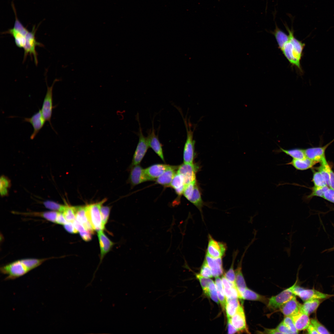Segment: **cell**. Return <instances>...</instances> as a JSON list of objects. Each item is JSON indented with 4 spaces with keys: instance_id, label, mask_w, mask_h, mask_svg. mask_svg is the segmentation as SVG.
I'll list each match as a JSON object with an SVG mask.
<instances>
[{
    "instance_id": "obj_1",
    "label": "cell",
    "mask_w": 334,
    "mask_h": 334,
    "mask_svg": "<svg viewBox=\"0 0 334 334\" xmlns=\"http://www.w3.org/2000/svg\"><path fill=\"white\" fill-rule=\"evenodd\" d=\"M15 15V21L13 28L4 32L11 35L14 38L15 43L18 47L22 48L24 51V60H25L28 55L33 58L36 65L38 63L37 54L36 51L37 46H42L43 45L37 41L35 33L36 31L35 27L29 32L19 20L14 4H12Z\"/></svg>"
},
{
    "instance_id": "obj_2",
    "label": "cell",
    "mask_w": 334,
    "mask_h": 334,
    "mask_svg": "<svg viewBox=\"0 0 334 334\" xmlns=\"http://www.w3.org/2000/svg\"><path fill=\"white\" fill-rule=\"evenodd\" d=\"M285 28L289 33V39L281 50L290 63L302 71L300 61L305 44L294 36L293 30L287 25Z\"/></svg>"
},
{
    "instance_id": "obj_3",
    "label": "cell",
    "mask_w": 334,
    "mask_h": 334,
    "mask_svg": "<svg viewBox=\"0 0 334 334\" xmlns=\"http://www.w3.org/2000/svg\"><path fill=\"white\" fill-rule=\"evenodd\" d=\"M186 132V138L184 147L183 158L184 163L192 164L195 155V141L194 139V129H192V125L186 118H183Z\"/></svg>"
},
{
    "instance_id": "obj_4",
    "label": "cell",
    "mask_w": 334,
    "mask_h": 334,
    "mask_svg": "<svg viewBox=\"0 0 334 334\" xmlns=\"http://www.w3.org/2000/svg\"><path fill=\"white\" fill-rule=\"evenodd\" d=\"M0 271L2 273L7 275L5 280H14L22 276L29 271L19 260L1 267Z\"/></svg>"
},
{
    "instance_id": "obj_5",
    "label": "cell",
    "mask_w": 334,
    "mask_h": 334,
    "mask_svg": "<svg viewBox=\"0 0 334 334\" xmlns=\"http://www.w3.org/2000/svg\"><path fill=\"white\" fill-rule=\"evenodd\" d=\"M106 201V199H104L99 202L87 205L89 220L94 230L97 232L104 229L102 225L100 209Z\"/></svg>"
},
{
    "instance_id": "obj_6",
    "label": "cell",
    "mask_w": 334,
    "mask_h": 334,
    "mask_svg": "<svg viewBox=\"0 0 334 334\" xmlns=\"http://www.w3.org/2000/svg\"><path fill=\"white\" fill-rule=\"evenodd\" d=\"M137 117L139 125L138 133L139 140L133 155L132 162L133 166L138 165L140 163L149 147L147 137H145L143 133L139 117Z\"/></svg>"
},
{
    "instance_id": "obj_7",
    "label": "cell",
    "mask_w": 334,
    "mask_h": 334,
    "mask_svg": "<svg viewBox=\"0 0 334 334\" xmlns=\"http://www.w3.org/2000/svg\"><path fill=\"white\" fill-rule=\"evenodd\" d=\"M58 79H55L52 85L50 87L47 85V90L44 99L41 110L42 114L46 120L49 122L52 129L54 130L53 127L51 119L52 111L54 106L53 105V90L54 85Z\"/></svg>"
},
{
    "instance_id": "obj_8",
    "label": "cell",
    "mask_w": 334,
    "mask_h": 334,
    "mask_svg": "<svg viewBox=\"0 0 334 334\" xmlns=\"http://www.w3.org/2000/svg\"><path fill=\"white\" fill-rule=\"evenodd\" d=\"M227 248L225 243L216 241L209 234L206 255L214 258H222L225 255Z\"/></svg>"
},
{
    "instance_id": "obj_9",
    "label": "cell",
    "mask_w": 334,
    "mask_h": 334,
    "mask_svg": "<svg viewBox=\"0 0 334 334\" xmlns=\"http://www.w3.org/2000/svg\"><path fill=\"white\" fill-rule=\"evenodd\" d=\"M295 295L292 290V286L284 290L277 295L272 297L269 299L267 306L269 309L275 310L280 307Z\"/></svg>"
},
{
    "instance_id": "obj_10",
    "label": "cell",
    "mask_w": 334,
    "mask_h": 334,
    "mask_svg": "<svg viewBox=\"0 0 334 334\" xmlns=\"http://www.w3.org/2000/svg\"><path fill=\"white\" fill-rule=\"evenodd\" d=\"M198 169L196 164L184 163L178 166L177 172L183 176L186 185L196 180V174Z\"/></svg>"
},
{
    "instance_id": "obj_11",
    "label": "cell",
    "mask_w": 334,
    "mask_h": 334,
    "mask_svg": "<svg viewBox=\"0 0 334 334\" xmlns=\"http://www.w3.org/2000/svg\"><path fill=\"white\" fill-rule=\"evenodd\" d=\"M334 141V139L323 146L312 147L304 149L306 157L317 163L321 162L326 159L325 151L328 147Z\"/></svg>"
},
{
    "instance_id": "obj_12",
    "label": "cell",
    "mask_w": 334,
    "mask_h": 334,
    "mask_svg": "<svg viewBox=\"0 0 334 334\" xmlns=\"http://www.w3.org/2000/svg\"><path fill=\"white\" fill-rule=\"evenodd\" d=\"M23 121L30 123L33 127V131L30 136V139H31L35 138L42 128L46 121L40 109L30 117L24 118Z\"/></svg>"
},
{
    "instance_id": "obj_13",
    "label": "cell",
    "mask_w": 334,
    "mask_h": 334,
    "mask_svg": "<svg viewBox=\"0 0 334 334\" xmlns=\"http://www.w3.org/2000/svg\"><path fill=\"white\" fill-rule=\"evenodd\" d=\"M129 180L132 186L152 180L146 174L144 169L139 165L133 166L130 173Z\"/></svg>"
},
{
    "instance_id": "obj_14",
    "label": "cell",
    "mask_w": 334,
    "mask_h": 334,
    "mask_svg": "<svg viewBox=\"0 0 334 334\" xmlns=\"http://www.w3.org/2000/svg\"><path fill=\"white\" fill-rule=\"evenodd\" d=\"M76 220L85 229L92 234L94 230L89 220L88 214L87 205L75 207Z\"/></svg>"
},
{
    "instance_id": "obj_15",
    "label": "cell",
    "mask_w": 334,
    "mask_h": 334,
    "mask_svg": "<svg viewBox=\"0 0 334 334\" xmlns=\"http://www.w3.org/2000/svg\"><path fill=\"white\" fill-rule=\"evenodd\" d=\"M147 138L149 147L164 161L162 145L159 140L158 135L155 134L153 124L152 129L148 130V132Z\"/></svg>"
},
{
    "instance_id": "obj_16",
    "label": "cell",
    "mask_w": 334,
    "mask_h": 334,
    "mask_svg": "<svg viewBox=\"0 0 334 334\" xmlns=\"http://www.w3.org/2000/svg\"><path fill=\"white\" fill-rule=\"evenodd\" d=\"M231 321L233 325L238 332H248L245 314L242 305L240 306L235 314L231 318Z\"/></svg>"
},
{
    "instance_id": "obj_17",
    "label": "cell",
    "mask_w": 334,
    "mask_h": 334,
    "mask_svg": "<svg viewBox=\"0 0 334 334\" xmlns=\"http://www.w3.org/2000/svg\"><path fill=\"white\" fill-rule=\"evenodd\" d=\"M297 296L305 302L311 299H324L334 295L323 293L314 289H305L302 287Z\"/></svg>"
},
{
    "instance_id": "obj_18",
    "label": "cell",
    "mask_w": 334,
    "mask_h": 334,
    "mask_svg": "<svg viewBox=\"0 0 334 334\" xmlns=\"http://www.w3.org/2000/svg\"><path fill=\"white\" fill-rule=\"evenodd\" d=\"M302 305L298 301L294 296L282 305L279 309L285 316L291 317L300 310Z\"/></svg>"
},
{
    "instance_id": "obj_19",
    "label": "cell",
    "mask_w": 334,
    "mask_h": 334,
    "mask_svg": "<svg viewBox=\"0 0 334 334\" xmlns=\"http://www.w3.org/2000/svg\"><path fill=\"white\" fill-rule=\"evenodd\" d=\"M291 317L298 331L306 329L310 323L309 315L304 311L301 308L298 313Z\"/></svg>"
},
{
    "instance_id": "obj_20",
    "label": "cell",
    "mask_w": 334,
    "mask_h": 334,
    "mask_svg": "<svg viewBox=\"0 0 334 334\" xmlns=\"http://www.w3.org/2000/svg\"><path fill=\"white\" fill-rule=\"evenodd\" d=\"M97 236L101 250V260L111 249L114 245L103 232V230L97 232Z\"/></svg>"
},
{
    "instance_id": "obj_21",
    "label": "cell",
    "mask_w": 334,
    "mask_h": 334,
    "mask_svg": "<svg viewBox=\"0 0 334 334\" xmlns=\"http://www.w3.org/2000/svg\"><path fill=\"white\" fill-rule=\"evenodd\" d=\"M222 258H214L206 255L205 259L211 270L213 276H219L223 273Z\"/></svg>"
},
{
    "instance_id": "obj_22",
    "label": "cell",
    "mask_w": 334,
    "mask_h": 334,
    "mask_svg": "<svg viewBox=\"0 0 334 334\" xmlns=\"http://www.w3.org/2000/svg\"><path fill=\"white\" fill-rule=\"evenodd\" d=\"M171 165L156 164L151 165L144 169L147 175L152 180H155L161 176Z\"/></svg>"
},
{
    "instance_id": "obj_23",
    "label": "cell",
    "mask_w": 334,
    "mask_h": 334,
    "mask_svg": "<svg viewBox=\"0 0 334 334\" xmlns=\"http://www.w3.org/2000/svg\"><path fill=\"white\" fill-rule=\"evenodd\" d=\"M221 280L226 299L232 298L242 299L238 289L227 280L224 275L222 276Z\"/></svg>"
},
{
    "instance_id": "obj_24",
    "label": "cell",
    "mask_w": 334,
    "mask_h": 334,
    "mask_svg": "<svg viewBox=\"0 0 334 334\" xmlns=\"http://www.w3.org/2000/svg\"><path fill=\"white\" fill-rule=\"evenodd\" d=\"M178 166H171L167 169L161 176L156 178L157 183L169 186L177 172Z\"/></svg>"
},
{
    "instance_id": "obj_25",
    "label": "cell",
    "mask_w": 334,
    "mask_h": 334,
    "mask_svg": "<svg viewBox=\"0 0 334 334\" xmlns=\"http://www.w3.org/2000/svg\"><path fill=\"white\" fill-rule=\"evenodd\" d=\"M249 247L248 246L246 248L238 266L235 271L236 285L241 295V293L247 288L242 272V263L245 254Z\"/></svg>"
},
{
    "instance_id": "obj_26",
    "label": "cell",
    "mask_w": 334,
    "mask_h": 334,
    "mask_svg": "<svg viewBox=\"0 0 334 334\" xmlns=\"http://www.w3.org/2000/svg\"><path fill=\"white\" fill-rule=\"evenodd\" d=\"M317 163V162L306 157L303 159H293L287 164L292 165L296 169L303 170L312 168Z\"/></svg>"
},
{
    "instance_id": "obj_27",
    "label": "cell",
    "mask_w": 334,
    "mask_h": 334,
    "mask_svg": "<svg viewBox=\"0 0 334 334\" xmlns=\"http://www.w3.org/2000/svg\"><path fill=\"white\" fill-rule=\"evenodd\" d=\"M185 186L183 177L177 172L169 186L173 188L180 196L183 194Z\"/></svg>"
},
{
    "instance_id": "obj_28",
    "label": "cell",
    "mask_w": 334,
    "mask_h": 334,
    "mask_svg": "<svg viewBox=\"0 0 334 334\" xmlns=\"http://www.w3.org/2000/svg\"><path fill=\"white\" fill-rule=\"evenodd\" d=\"M242 299L259 301L268 303V300L264 296L259 294L247 288L241 293Z\"/></svg>"
},
{
    "instance_id": "obj_29",
    "label": "cell",
    "mask_w": 334,
    "mask_h": 334,
    "mask_svg": "<svg viewBox=\"0 0 334 334\" xmlns=\"http://www.w3.org/2000/svg\"><path fill=\"white\" fill-rule=\"evenodd\" d=\"M240 305L238 298L227 299L225 310L227 318H231Z\"/></svg>"
},
{
    "instance_id": "obj_30",
    "label": "cell",
    "mask_w": 334,
    "mask_h": 334,
    "mask_svg": "<svg viewBox=\"0 0 334 334\" xmlns=\"http://www.w3.org/2000/svg\"><path fill=\"white\" fill-rule=\"evenodd\" d=\"M215 284L218 300L223 310L225 309L226 299L221 279L219 276L216 277Z\"/></svg>"
},
{
    "instance_id": "obj_31",
    "label": "cell",
    "mask_w": 334,
    "mask_h": 334,
    "mask_svg": "<svg viewBox=\"0 0 334 334\" xmlns=\"http://www.w3.org/2000/svg\"><path fill=\"white\" fill-rule=\"evenodd\" d=\"M321 299H311L304 302L302 305L301 309L308 315L314 312L321 303Z\"/></svg>"
},
{
    "instance_id": "obj_32",
    "label": "cell",
    "mask_w": 334,
    "mask_h": 334,
    "mask_svg": "<svg viewBox=\"0 0 334 334\" xmlns=\"http://www.w3.org/2000/svg\"><path fill=\"white\" fill-rule=\"evenodd\" d=\"M189 201L195 205L202 212L203 203L201 198L200 191L197 183L195 186L191 197Z\"/></svg>"
},
{
    "instance_id": "obj_33",
    "label": "cell",
    "mask_w": 334,
    "mask_h": 334,
    "mask_svg": "<svg viewBox=\"0 0 334 334\" xmlns=\"http://www.w3.org/2000/svg\"><path fill=\"white\" fill-rule=\"evenodd\" d=\"M273 34L279 48L281 50L285 44L288 41L289 35L278 28L276 25Z\"/></svg>"
},
{
    "instance_id": "obj_34",
    "label": "cell",
    "mask_w": 334,
    "mask_h": 334,
    "mask_svg": "<svg viewBox=\"0 0 334 334\" xmlns=\"http://www.w3.org/2000/svg\"><path fill=\"white\" fill-rule=\"evenodd\" d=\"M59 212L51 211L42 212H32L24 213L26 215L41 217L51 222L56 223V219Z\"/></svg>"
},
{
    "instance_id": "obj_35",
    "label": "cell",
    "mask_w": 334,
    "mask_h": 334,
    "mask_svg": "<svg viewBox=\"0 0 334 334\" xmlns=\"http://www.w3.org/2000/svg\"><path fill=\"white\" fill-rule=\"evenodd\" d=\"M280 151L291 156L293 159H303L306 157L304 149L294 148L289 149H285L280 148Z\"/></svg>"
},
{
    "instance_id": "obj_36",
    "label": "cell",
    "mask_w": 334,
    "mask_h": 334,
    "mask_svg": "<svg viewBox=\"0 0 334 334\" xmlns=\"http://www.w3.org/2000/svg\"><path fill=\"white\" fill-rule=\"evenodd\" d=\"M47 259V258L41 259L26 258L20 260L30 271L40 266Z\"/></svg>"
},
{
    "instance_id": "obj_37",
    "label": "cell",
    "mask_w": 334,
    "mask_h": 334,
    "mask_svg": "<svg viewBox=\"0 0 334 334\" xmlns=\"http://www.w3.org/2000/svg\"><path fill=\"white\" fill-rule=\"evenodd\" d=\"M320 165L317 168L325 180L328 186L329 187V171L331 168L326 159L320 162Z\"/></svg>"
},
{
    "instance_id": "obj_38",
    "label": "cell",
    "mask_w": 334,
    "mask_h": 334,
    "mask_svg": "<svg viewBox=\"0 0 334 334\" xmlns=\"http://www.w3.org/2000/svg\"><path fill=\"white\" fill-rule=\"evenodd\" d=\"M44 206L47 208L52 211L63 212L66 208L67 205L61 204L55 202L47 200L43 203Z\"/></svg>"
},
{
    "instance_id": "obj_39",
    "label": "cell",
    "mask_w": 334,
    "mask_h": 334,
    "mask_svg": "<svg viewBox=\"0 0 334 334\" xmlns=\"http://www.w3.org/2000/svg\"><path fill=\"white\" fill-rule=\"evenodd\" d=\"M196 276L200 282L204 293L205 295L208 297L209 285L212 280L209 278L203 277L200 274H196Z\"/></svg>"
},
{
    "instance_id": "obj_40",
    "label": "cell",
    "mask_w": 334,
    "mask_h": 334,
    "mask_svg": "<svg viewBox=\"0 0 334 334\" xmlns=\"http://www.w3.org/2000/svg\"><path fill=\"white\" fill-rule=\"evenodd\" d=\"M312 181L315 186H327L326 182L319 171H314Z\"/></svg>"
},
{
    "instance_id": "obj_41",
    "label": "cell",
    "mask_w": 334,
    "mask_h": 334,
    "mask_svg": "<svg viewBox=\"0 0 334 334\" xmlns=\"http://www.w3.org/2000/svg\"><path fill=\"white\" fill-rule=\"evenodd\" d=\"M62 213L67 222L73 223L76 220L75 209L74 206L67 205Z\"/></svg>"
},
{
    "instance_id": "obj_42",
    "label": "cell",
    "mask_w": 334,
    "mask_h": 334,
    "mask_svg": "<svg viewBox=\"0 0 334 334\" xmlns=\"http://www.w3.org/2000/svg\"><path fill=\"white\" fill-rule=\"evenodd\" d=\"M329 188L327 186L321 187L314 186L312 188L311 194L308 196L307 198H310L315 196L323 198L325 192Z\"/></svg>"
},
{
    "instance_id": "obj_43",
    "label": "cell",
    "mask_w": 334,
    "mask_h": 334,
    "mask_svg": "<svg viewBox=\"0 0 334 334\" xmlns=\"http://www.w3.org/2000/svg\"><path fill=\"white\" fill-rule=\"evenodd\" d=\"M310 323L314 326L319 334H330L329 331L316 319H310Z\"/></svg>"
},
{
    "instance_id": "obj_44",
    "label": "cell",
    "mask_w": 334,
    "mask_h": 334,
    "mask_svg": "<svg viewBox=\"0 0 334 334\" xmlns=\"http://www.w3.org/2000/svg\"><path fill=\"white\" fill-rule=\"evenodd\" d=\"M199 274L206 278H210L213 276L211 270L205 259L201 267Z\"/></svg>"
},
{
    "instance_id": "obj_45",
    "label": "cell",
    "mask_w": 334,
    "mask_h": 334,
    "mask_svg": "<svg viewBox=\"0 0 334 334\" xmlns=\"http://www.w3.org/2000/svg\"><path fill=\"white\" fill-rule=\"evenodd\" d=\"M111 208L110 207L103 206V205L101 208L100 211L102 225L104 229L108 220Z\"/></svg>"
},
{
    "instance_id": "obj_46",
    "label": "cell",
    "mask_w": 334,
    "mask_h": 334,
    "mask_svg": "<svg viewBox=\"0 0 334 334\" xmlns=\"http://www.w3.org/2000/svg\"><path fill=\"white\" fill-rule=\"evenodd\" d=\"M208 297L217 304L219 303L216 285L213 280L210 282L209 285Z\"/></svg>"
},
{
    "instance_id": "obj_47",
    "label": "cell",
    "mask_w": 334,
    "mask_h": 334,
    "mask_svg": "<svg viewBox=\"0 0 334 334\" xmlns=\"http://www.w3.org/2000/svg\"><path fill=\"white\" fill-rule=\"evenodd\" d=\"M196 183V180H195L185 186L183 194L189 201L191 197Z\"/></svg>"
},
{
    "instance_id": "obj_48",
    "label": "cell",
    "mask_w": 334,
    "mask_h": 334,
    "mask_svg": "<svg viewBox=\"0 0 334 334\" xmlns=\"http://www.w3.org/2000/svg\"><path fill=\"white\" fill-rule=\"evenodd\" d=\"M283 322L289 328L293 334L298 333L299 331L296 328L291 316H285Z\"/></svg>"
},
{
    "instance_id": "obj_49",
    "label": "cell",
    "mask_w": 334,
    "mask_h": 334,
    "mask_svg": "<svg viewBox=\"0 0 334 334\" xmlns=\"http://www.w3.org/2000/svg\"><path fill=\"white\" fill-rule=\"evenodd\" d=\"M9 185V183L7 179L4 177L2 176L0 178V193L1 195L4 196L7 193V188Z\"/></svg>"
},
{
    "instance_id": "obj_50",
    "label": "cell",
    "mask_w": 334,
    "mask_h": 334,
    "mask_svg": "<svg viewBox=\"0 0 334 334\" xmlns=\"http://www.w3.org/2000/svg\"><path fill=\"white\" fill-rule=\"evenodd\" d=\"M78 232L81 237L84 241H88L91 240L92 235V234L86 230L84 228L81 229Z\"/></svg>"
},
{
    "instance_id": "obj_51",
    "label": "cell",
    "mask_w": 334,
    "mask_h": 334,
    "mask_svg": "<svg viewBox=\"0 0 334 334\" xmlns=\"http://www.w3.org/2000/svg\"><path fill=\"white\" fill-rule=\"evenodd\" d=\"M323 198L334 203V190L329 188L325 192Z\"/></svg>"
},
{
    "instance_id": "obj_52",
    "label": "cell",
    "mask_w": 334,
    "mask_h": 334,
    "mask_svg": "<svg viewBox=\"0 0 334 334\" xmlns=\"http://www.w3.org/2000/svg\"><path fill=\"white\" fill-rule=\"evenodd\" d=\"M276 328L281 334H293L292 331L283 321L279 324Z\"/></svg>"
},
{
    "instance_id": "obj_53",
    "label": "cell",
    "mask_w": 334,
    "mask_h": 334,
    "mask_svg": "<svg viewBox=\"0 0 334 334\" xmlns=\"http://www.w3.org/2000/svg\"><path fill=\"white\" fill-rule=\"evenodd\" d=\"M63 225L65 229L69 233H76L78 232L72 222H68Z\"/></svg>"
},
{
    "instance_id": "obj_54",
    "label": "cell",
    "mask_w": 334,
    "mask_h": 334,
    "mask_svg": "<svg viewBox=\"0 0 334 334\" xmlns=\"http://www.w3.org/2000/svg\"><path fill=\"white\" fill-rule=\"evenodd\" d=\"M228 318V334H234L238 332V331L233 325L231 321V318Z\"/></svg>"
},
{
    "instance_id": "obj_55",
    "label": "cell",
    "mask_w": 334,
    "mask_h": 334,
    "mask_svg": "<svg viewBox=\"0 0 334 334\" xmlns=\"http://www.w3.org/2000/svg\"><path fill=\"white\" fill-rule=\"evenodd\" d=\"M67 222L63 213L59 212L56 219V223L64 225Z\"/></svg>"
},
{
    "instance_id": "obj_56",
    "label": "cell",
    "mask_w": 334,
    "mask_h": 334,
    "mask_svg": "<svg viewBox=\"0 0 334 334\" xmlns=\"http://www.w3.org/2000/svg\"><path fill=\"white\" fill-rule=\"evenodd\" d=\"M329 187L334 190V173L331 168L329 171Z\"/></svg>"
},
{
    "instance_id": "obj_57",
    "label": "cell",
    "mask_w": 334,
    "mask_h": 334,
    "mask_svg": "<svg viewBox=\"0 0 334 334\" xmlns=\"http://www.w3.org/2000/svg\"><path fill=\"white\" fill-rule=\"evenodd\" d=\"M307 333L309 334H319L314 326L310 323L306 329Z\"/></svg>"
},
{
    "instance_id": "obj_58",
    "label": "cell",
    "mask_w": 334,
    "mask_h": 334,
    "mask_svg": "<svg viewBox=\"0 0 334 334\" xmlns=\"http://www.w3.org/2000/svg\"><path fill=\"white\" fill-rule=\"evenodd\" d=\"M263 333L267 334H281L276 328L267 329L265 328Z\"/></svg>"
},
{
    "instance_id": "obj_59",
    "label": "cell",
    "mask_w": 334,
    "mask_h": 334,
    "mask_svg": "<svg viewBox=\"0 0 334 334\" xmlns=\"http://www.w3.org/2000/svg\"></svg>"
}]
</instances>
